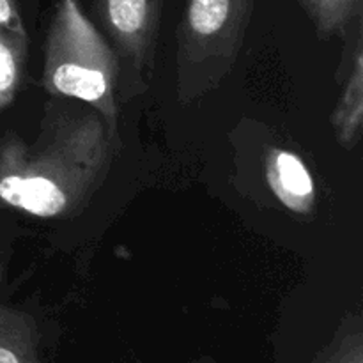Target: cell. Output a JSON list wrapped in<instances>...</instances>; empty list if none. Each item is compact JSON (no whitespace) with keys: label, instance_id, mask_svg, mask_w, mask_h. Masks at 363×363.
Returning a JSON list of instances; mask_svg holds the SVG:
<instances>
[{"label":"cell","instance_id":"cell-1","mask_svg":"<svg viewBox=\"0 0 363 363\" xmlns=\"http://www.w3.org/2000/svg\"><path fill=\"white\" fill-rule=\"evenodd\" d=\"M116 138L94 108L52 106L32 144L13 138L0 152V201L38 218L82 211L108 172Z\"/></svg>","mask_w":363,"mask_h":363},{"label":"cell","instance_id":"cell-2","mask_svg":"<svg viewBox=\"0 0 363 363\" xmlns=\"http://www.w3.org/2000/svg\"><path fill=\"white\" fill-rule=\"evenodd\" d=\"M119 59L78 0H60L45 48L43 85L59 98L78 99L96 110L116 133V85Z\"/></svg>","mask_w":363,"mask_h":363},{"label":"cell","instance_id":"cell-3","mask_svg":"<svg viewBox=\"0 0 363 363\" xmlns=\"http://www.w3.org/2000/svg\"><path fill=\"white\" fill-rule=\"evenodd\" d=\"M254 0H186L177 34L181 98L215 87L236 60L250 25Z\"/></svg>","mask_w":363,"mask_h":363},{"label":"cell","instance_id":"cell-4","mask_svg":"<svg viewBox=\"0 0 363 363\" xmlns=\"http://www.w3.org/2000/svg\"><path fill=\"white\" fill-rule=\"evenodd\" d=\"M165 0H96V11L123 59L135 73L152 67Z\"/></svg>","mask_w":363,"mask_h":363},{"label":"cell","instance_id":"cell-5","mask_svg":"<svg viewBox=\"0 0 363 363\" xmlns=\"http://www.w3.org/2000/svg\"><path fill=\"white\" fill-rule=\"evenodd\" d=\"M264 174L269 190L287 209L300 215L312 211L315 184L300 156L286 149H272L266 158Z\"/></svg>","mask_w":363,"mask_h":363},{"label":"cell","instance_id":"cell-6","mask_svg":"<svg viewBox=\"0 0 363 363\" xmlns=\"http://www.w3.org/2000/svg\"><path fill=\"white\" fill-rule=\"evenodd\" d=\"M354 60L347 78L346 89L339 105L333 112V130L337 138L346 149H354L362 138L363 124V64H362V35L357 39Z\"/></svg>","mask_w":363,"mask_h":363},{"label":"cell","instance_id":"cell-7","mask_svg":"<svg viewBox=\"0 0 363 363\" xmlns=\"http://www.w3.org/2000/svg\"><path fill=\"white\" fill-rule=\"evenodd\" d=\"M301 6L325 39L346 38L351 28L362 25L363 0H301Z\"/></svg>","mask_w":363,"mask_h":363},{"label":"cell","instance_id":"cell-8","mask_svg":"<svg viewBox=\"0 0 363 363\" xmlns=\"http://www.w3.org/2000/svg\"><path fill=\"white\" fill-rule=\"evenodd\" d=\"M27 57V35L0 27V108L9 105L20 87Z\"/></svg>","mask_w":363,"mask_h":363},{"label":"cell","instance_id":"cell-9","mask_svg":"<svg viewBox=\"0 0 363 363\" xmlns=\"http://www.w3.org/2000/svg\"><path fill=\"white\" fill-rule=\"evenodd\" d=\"M0 27L13 32H25L13 0H0Z\"/></svg>","mask_w":363,"mask_h":363},{"label":"cell","instance_id":"cell-10","mask_svg":"<svg viewBox=\"0 0 363 363\" xmlns=\"http://www.w3.org/2000/svg\"><path fill=\"white\" fill-rule=\"evenodd\" d=\"M0 363H20L18 358L6 347H0Z\"/></svg>","mask_w":363,"mask_h":363}]
</instances>
